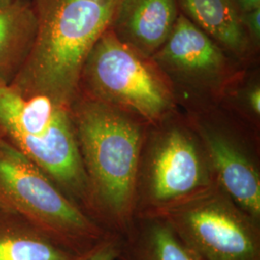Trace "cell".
Returning <instances> with one entry per match:
<instances>
[{
  "mask_svg": "<svg viewBox=\"0 0 260 260\" xmlns=\"http://www.w3.org/2000/svg\"><path fill=\"white\" fill-rule=\"evenodd\" d=\"M70 108L88 179L92 218L106 232L121 236L135 218L140 154L149 124L79 93Z\"/></svg>",
  "mask_w": 260,
  "mask_h": 260,
  "instance_id": "cell-1",
  "label": "cell"
},
{
  "mask_svg": "<svg viewBox=\"0 0 260 260\" xmlns=\"http://www.w3.org/2000/svg\"><path fill=\"white\" fill-rule=\"evenodd\" d=\"M120 0H33L36 37L11 86L71 106L84 62L111 26Z\"/></svg>",
  "mask_w": 260,
  "mask_h": 260,
  "instance_id": "cell-2",
  "label": "cell"
},
{
  "mask_svg": "<svg viewBox=\"0 0 260 260\" xmlns=\"http://www.w3.org/2000/svg\"><path fill=\"white\" fill-rule=\"evenodd\" d=\"M0 138L40 168L92 218L88 179L70 106L0 85Z\"/></svg>",
  "mask_w": 260,
  "mask_h": 260,
  "instance_id": "cell-3",
  "label": "cell"
},
{
  "mask_svg": "<svg viewBox=\"0 0 260 260\" xmlns=\"http://www.w3.org/2000/svg\"><path fill=\"white\" fill-rule=\"evenodd\" d=\"M150 125L140 154L135 218L161 217L217 185L193 125L164 120Z\"/></svg>",
  "mask_w": 260,
  "mask_h": 260,
  "instance_id": "cell-4",
  "label": "cell"
},
{
  "mask_svg": "<svg viewBox=\"0 0 260 260\" xmlns=\"http://www.w3.org/2000/svg\"><path fill=\"white\" fill-rule=\"evenodd\" d=\"M0 204L84 255L114 235L72 202L32 161L0 138Z\"/></svg>",
  "mask_w": 260,
  "mask_h": 260,
  "instance_id": "cell-5",
  "label": "cell"
},
{
  "mask_svg": "<svg viewBox=\"0 0 260 260\" xmlns=\"http://www.w3.org/2000/svg\"><path fill=\"white\" fill-rule=\"evenodd\" d=\"M78 93L143 119L163 121L174 108L173 93L153 62L121 43L109 28L84 62Z\"/></svg>",
  "mask_w": 260,
  "mask_h": 260,
  "instance_id": "cell-6",
  "label": "cell"
},
{
  "mask_svg": "<svg viewBox=\"0 0 260 260\" xmlns=\"http://www.w3.org/2000/svg\"><path fill=\"white\" fill-rule=\"evenodd\" d=\"M163 219L201 260H260V222L218 185Z\"/></svg>",
  "mask_w": 260,
  "mask_h": 260,
  "instance_id": "cell-7",
  "label": "cell"
},
{
  "mask_svg": "<svg viewBox=\"0 0 260 260\" xmlns=\"http://www.w3.org/2000/svg\"><path fill=\"white\" fill-rule=\"evenodd\" d=\"M150 60L166 79L198 92H219L231 74L223 48L180 12Z\"/></svg>",
  "mask_w": 260,
  "mask_h": 260,
  "instance_id": "cell-8",
  "label": "cell"
},
{
  "mask_svg": "<svg viewBox=\"0 0 260 260\" xmlns=\"http://www.w3.org/2000/svg\"><path fill=\"white\" fill-rule=\"evenodd\" d=\"M216 183L245 212L260 222V172L250 141L207 121L193 124Z\"/></svg>",
  "mask_w": 260,
  "mask_h": 260,
  "instance_id": "cell-9",
  "label": "cell"
},
{
  "mask_svg": "<svg viewBox=\"0 0 260 260\" xmlns=\"http://www.w3.org/2000/svg\"><path fill=\"white\" fill-rule=\"evenodd\" d=\"M178 15L177 0H120L110 29L121 43L150 59L166 42Z\"/></svg>",
  "mask_w": 260,
  "mask_h": 260,
  "instance_id": "cell-10",
  "label": "cell"
},
{
  "mask_svg": "<svg viewBox=\"0 0 260 260\" xmlns=\"http://www.w3.org/2000/svg\"><path fill=\"white\" fill-rule=\"evenodd\" d=\"M117 260H201L163 219L136 217L119 236Z\"/></svg>",
  "mask_w": 260,
  "mask_h": 260,
  "instance_id": "cell-11",
  "label": "cell"
},
{
  "mask_svg": "<svg viewBox=\"0 0 260 260\" xmlns=\"http://www.w3.org/2000/svg\"><path fill=\"white\" fill-rule=\"evenodd\" d=\"M37 32L32 1L0 6V85H11L27 60Z\"/></svg>",
  "mask_w": 260,
  "mask_h": 260,
  "instance_id": "cell-12",
  "label": "cell"
},
{
  "mask_svg": "<svg viewBox=\"0 0 260 260\" xmlns=\"http://www.w3.org/2000/svg\"><path fill=\"white\" fill-rule=\"evenodd\" d=\"M179 12L223 48L237 57L249 51L250 39L233 0H177Z\"/></svg>",
  "mask_w": 260,
  "mask_h": 260,
  "instance_id": "cell-13",
  "label": "cell"
},
{
  "mask_svg": "<svg viewBox=\"0 0 260 260\" xmlns=\"http://www.w3.org/2000/svg\"><path fill=\"white\" fill-rule=\"evenodd\" d=\"M79 256L0 204V260H76Z\"/></svg>",
  "mask_w": 260,
  "mask_h": 260,
  "instance_id": "cell-14",
  "label": "cell"
},
{
  "mask_svg": "<svg viewBox=\"0 0 260 260\" xmlns=\"http://www.w3.org/2000/svg\"><path fill=\"white\" fill-rule=\"evenodd\" d=\"M119 251V236L112 235L88 253L76 260H117Z\"/></svg>",
  "mask_w": 260,
  "mask_h": 260,
  "instance_id": "cell-15",
  "label": "cell"
},
{
  "mask_svg": "<svg viewBox=\"0 0 260 260\" xmlns=\"http://www.w3.org/2000/svg\"><path fill=\"white\" fill-rule=\"evenodd\" d=\"M243 26L245 28L250 41L259 44L260 39V8L250 12L241 13Z\"/></svg>",
  "mask_w": 260,
  "mask_h": 260,
  "instance_id": "cell-16",
  "label": "cell"
},
{
  "mask_svg": "<svg viewBox=\"0 0 260 260\" xmlns=\"http://www.w3.org/2000/svg\"><path fill=\"white\" fill-rule=\"evenodd\" d=\"M247 104L249 108L253 112L255 115L259 116L260 114V89L258 86H254L247 93L246 96Z\"/></svg>",
  "mask_w": 260,
  "mask_h": 260,
  "instance_id": "cell-17",
  "label": "cell"
},
{
  "mask_svg": "<svg viewBox=\"0 0 260 260\" xmlns=\"http://www.w3.org/2000/svg\"><path fill=\"white\" fill-rule=\"evenodd\" d=\"M240 13L250 12L260 8V0H233Z\"/></svg>",
  "mask_w": 260,
  "mask_h": 260,
  "instance_id": "cell-18",
  "label": "cell"
},
{
  "mask_svg": "<svg viewBox=\"0 0 260 260\" xmlns=\"http://www.w3.org/2000/svg\"><path fill=\"white\" fill-rule=\"evenodd\" d=\"M12 1H13V0H0V6L9 4L10 2H12Z\"/></svg>",
  "mask_w": 260,
  "mask_h": 260,
  "instance_id": "cell-19",
  "label": "cell"
}]
</instances>
